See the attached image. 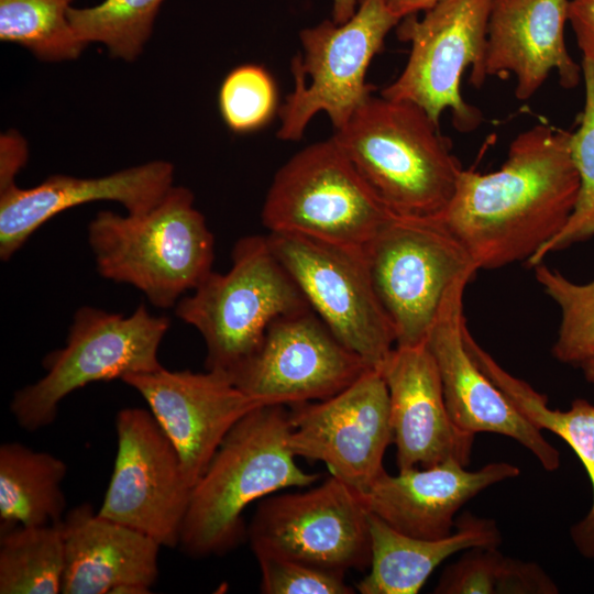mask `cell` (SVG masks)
<instances>
[{
    "instance_id": "74e56055",
    "label": "cell",
    "mask_w": 594,
    "mask_h": 594,
    "mask_svg": "<svg viewBox=\"0 0 594 594\" xmlns=\"http://www.w3.org/2000/svg\"><path fill=\"white\" fill-rule=\"evenodd\" d=\"M585 380L594 385V352L588 355L581 364Z\"/></svg>"
},
{
    "instance_id": "8fae6325",
    "label": "cell",
    "mask_w": 594,
    "mask_h": 594,
    "mask_svg": "<svg viewBox=\"0 0 594 594\" xmlns=\"http://www.w3.org/2000/svg\"><path fill=\"white\" fill-rule=\"evenodd\" d=\"M267 240L309 307L348 349L378 369L396 341L364 248L294 233L270 232Z\"/></svg>"
},
{
    "instance_id": "9a60e30c",
    "label": "cell",
    "mask_w": 594,
    "mask_h": 594,
    "mask_svg": "<svg viewBox=\"0 0 594 594\" xmlns=\"http://www.w3.org/2000/svg\"><path fill=\"white\" fill-rule=\"evenodd\" d=\"M289 407L287 443L295 457L323 462L331 475L361 493L385 471L393 429L378 369L366 370L329 398Z\"/></svg>"
},
{
    "instance_id": "7c38bea8",
    "label": "cell",
    "mask_w": 594,
    "mask_h": 594,
    "mask_svg": "<svg viewBox=\"0 0 594 594\" xmlns=\"http://www.w3.org/2000/svg\"><path fill=\"white\" fill-rule=\"evenodd\" d=\"M246 535L254 554L342 574L371 563L369 512L361 494L331 474L312 488L261 499Z\"/></svg>"
},
{
    "instance_id": "d6986e66",
    "label": "cell",
    "mask_w": 594,
    "mask_h": 594,
    "mask_svg": "<svg viewBox=\"0 0 594 594\" xmlns=\"http://www.w3.org/2000/svg\"><path fill=\"white\" fill-rule=\"evenodd\" d=\"M174 165L152 161L106 176L52 175L32 188L15 184L0 190V257L9 261L46 221L94 201L120 202L130 215L155 207L173 187Z\"/></svg>"
},
{
    "instance_id": "d4e9b609",
    "label": "cell",
    "mask_w": 594,
    "mask_h": 594,
    "mask_svg": "<svg viewBox=\"0 0 594 594\" xmlns=\"http://www.w3.org/2000/svg\"><path fill=\"white\" fill-rule=\"evenodd\" d=\"M67 465L57 457L19 442L0 447V524H59L66 498L61 487Z\"/></svg>"
},
{
    "instance_id": "484cf974",
    "label": "cell",
    "mask_w": 594,
    "mask_h": 594,
    "mask_svg": "<svg viewBox=\"0 0 594 594\" xmlns=\"http://www.w3.org/2000/svg\"><path fill=\"white\" fill-rule=\"evenodd\" d=\"M64 575L61 522L0 524V593L58 594Z\"/></svg>"
},
{
    "instance_id": "d6a6232c",
    "label": "cell",
    "mask_w": 594,
    "mask_h": 594,
    "mask_svg": "<svg viewBox=\"0 0 594 594\" xmlns=\"http://www.w3.org/2000/svg\"><path fill=\"white\" fill-rule=\"evenodd\" d=\"M264 594H352L345 574L266 553L254 554Z\"/></svg>"
},
{
    "instance_id": "83f0119b",
    "label": "cell",
    "mask_w": 594,
    "mask_h": 594,
    "mask_svg": "<svg viewBox=\"0 0 594 594\" xmlns=\"http://www.w3.org/2000/svg\"><path fill=\"white\" fill-rule=\"evenodd\" d=\"M70 0H0V41L23 46L37 58H77L87 46L68 18Z\"/></svg>"
},
{
    "instance_id": "9c48e42d",
    "label": "cell",
    "mask_w": 594,
    "mask_h": 594,
    "mask_svg": "<svg viewBox=\"0 0 594 594\" xmlns=\"http://www.w3.org/2000/svg\"><path fill=\"white\" fill-rule=\"evenodd\" d=\"M492 0H439L397 24L400 41L410 43L408 61L399 76L381 96L417 105L439 124L442 112L452 113L454 129L470 132L482 112L461 96V78L471 68L470 82L485 79L487 23Z\"/></svg>"
},
{
    "instance_id": "8992f818",
    "label": "cell",
    "mask_w": 594,
    "mask_h": 594,
    "mask_svg": "<svg viewBox=\"0 0 594 594\" xmlns=\"http://www.w3.org/2000/svg\"><path fill=\"white\" fill-rule=\"evenodd\" d=\"M168 328L167 317L152 315L144 305L128 317L80 307L65 346L44 358L45 375L14 393L10 403L13 417L21 428L33 432L55 420L61 402L74 391L163 367L157 353Z\"/></svg>"
},
{
    "instance_id": "52a82bcc",
    "label": "cell",
    "mask_w": 594,
    "mask_h": 594,
    "mask_svg": "<svg viewBox=\"0 0 594 594\" xmlns=\"http://www.w3.org/2000/svg\"><path fill=\"white\" fill-rule=\"evenodd\" d=\"M395 216L331 136L292 156L262 208L270 232L364 248Z\"/></svg>"
},
{
    "instance_id": "8d00e7d4",
    "label": "cell",
    "mask_w": 594,
    "mask_h": 594,
    "mask_svg": "<svg viewBox=\"0 0 594 594\" xmlns=\"http://www.w3.org/2000/svg\"><path fill=\"white\" fill-rule=\"evenodd\" d=\"M360 0H332V21L337 24L346 22L355 12Z\"/></svg>"
},
{
    "instance_id": "4316f807",
    "label": "cell",
    "mask_w": 594,
    "mask_h": 594,
    "mask_svg": "<svg viewBox=\"0 0 594 594\" xmlns=\"http://www.w3.org/2000/svg\"><path fill=\"white\" fill-rule=\"evenodd\" d=\"M558 586L534 562L504 556L497 547L469 549L442 572L437 594H556Z\"/></svg>"
},
{
    "instance_id": "3957f363",
    "label": "cell",
    "mask_w": 594,
    "mask_h": 594,
    "mask_svg": "<svg viewBox=\"0 0 594 594\" xmlns=\"http://www.w3.org/2000/svg\"><path fill=\"white\" fill-rule=\"evenodd\" d=\"M439 128L413 102L371 95L332 138L395 215L436 218L463 169Z\"/></svg>"
},
{
    "instance_id": "ffe728a7",
    "label": "cell",
    "mask_w": 594,
    "mask_h": 594,
    "mask_svg": "<svg viewBox=\"0 0 594 594\" xmlns=\"http://www.w3.org/2000/svg\"><path fill=\"white\" fill-rule=\"evenodd\" d=\"M520 470L507 462L488 463L476 471L447 460L428 468L384 471L360 492L366 509L395 530L408 536L437 539L449 536L457 512L485 488Z\"/></svg>"
},
{
    "instance_id": "4dcf8cb0",
    "label": "cell",
    "mask_w": 594,
    "mask_h": 594,
    "mask_svg": "<svg viewBox=\"0 0 594 594\" xmlns=\"http://www.w3.org/2000/svg\"><path fill=\"white\" fill-rule=\"evenodd\" d=\"M534 268L537 282L560 309L552 353L562 363L580 365L594 352V279L578 284L542 263Z\"/></svg>"
},
{
    "instance_id": "7402d4cb",
    "label": "cell",
    "mask_w": 594,
    "mask_h": 594,
    "mask_svg": "<svg viewBox=\"0 0 594 594\" xmlns=\"http://www.w3.org/2000/svg\"><path fill=\"white\" fill-rule=\"evenodd\" d=\"M63 594H144L158 575L162 547L151 537L98 515L84 503L61 521Z\"/></svg>"
},
{
    "instance_id": "836d02e7",
    "label": "cell",
    "mask_w": 594,
    "mask_h": 594,
    "mask_svg": "<svg viewBox=\"0 0 594 594\" xmlns=\"http://www.w3.org/2000/svg\"><path fill=\"white\" fill-rule=\"evenodd\" d=\"M28 146L15 131H9L0 139V190L15 184V176L25 165Z\"/></svg>"
},
{
    "instance_id": "44dd1931",
    "label": "cell",
    "mask_w": 594,
    "mask_h": 594,
    "mask_svg": "<svg viewBox=\"0 0 594 594\" xmlns=\"http://www.w3.org/2000/svg\"><path fill=\"white\" fill-rule=\"evenodd\" d=\"M570 0H492L485 74L516 78L515 96L530 99L556 69L560 85L580 82L582 66L569 54L564 28Z\"/></svg>"
},
{
    "instance_id": "4fadbf2b",
    "label": "cell",
    "mask_w": 594,
    "mask_h": 594,
    "mask_svg": "<svg viewBox=\"0 0 594 594\" xmlns=\"http://www.w3.org/2000/svg\"><path fill=\"white\" fill-rule=\"evenodd\" d=\"M117 454L99 516L138 530L162 547L179 546L191 486L179 455L151 411L121 409Z\"/></svg>"
},
{
    "instance_id": "30bf717a",
    "label": "cell",
    "mask_w": 594,
    "mask_h": 594,
    "mask_svg": "<svg viewBox=\"0 0 594 594\" xmlns=\"http://www.w3.org/2000/svg\"><path fill=\"white\" fill-rule=\"evenodd\" d=\"M364 252L397 346L426 343L450 287L479 270L437 218L395 216Z\"/></svg>"
},
{
    "instance_id": "d590c367",
    "label": "cell",
    "mask_w": 594,
    "mask_h": 594,
    "mask_svg": "<svg viewBox=\"0 0 594 594\" xmlns=\"http://www.w3.org/2000/svg\"><path fill=\"white\" fill-rule=\"evenodd\" d=\"M439 0H387L392 13L400 20L409 14L425 11Z\"/></svg>"
},
{
    "instance_id": "2e32d148",
    "label": "cell",
    "mask_w": 594,
    "mask_h": 594,
    "mask_svg": "<svg viewBox=\"0 0 594 594\" xmlns=\"http://www.w3.org/2000/svg\"><path fill=\"white\" fill-rule=\"evenodd\" d=\"M122 381L147 403L175 447L191 488L230 430L252 410L270 405L241 391L219 370L195 373L161 367Z\"/></svg>"
},
{
    "instance_id": "5b68a950",
    "label": "cell",
    "mask_w": 594,
    "mask_h": 594,
    "mask_svg": "<svg viewBox=\"0 0 594 594\" xmlns=\"http://www.w3.org/2000/svg\"><path fill=\"white\" fill-rule=\"evenodd\" d=\"M307 308L267 235H246L234 244L230 270L211 271L175 314L201 334L206 369L229 373L255 352L276 318Z\"/></svg>"
},
{
    "instance_id": "7a4b0ae2",
    "label": "cell",
    "mask_w": 594,
    "mask_h": 594,
    "mask_svg": "<svg viewBox=\"0 0 594 594\" xmlns=\"http://www.w3.org/2000/svg\"><path fill=\"white\" fill-rule=\"evenodd\" d=\"M261 406L227 435L191 488L179 547L194 558L227 553L246 535L242 514L253 502L289 487L315 484L290 451L289 410Z\"/></svg>"
},
{
    "instance_id": "1f68e13d",
    "label": "cell",
    "mask_w": 594,
    "mask_h": 594,
    "mask_svg": "<svg viewBox=\"0 0 594 594\" xmlns=\"http://www.w3.org/2000/svg\"><path fill=\"white\" fill-rule=\"evenodd\" d=\"M277 88L261 65L233 68L222 80L218 107L226 125L235 133H250L265 127L277 110Z\"/></svg>"
},
{
    "instance_id": "e0dca14e",
    "label": "cell",
    "mask_w": 594,
    "mask_h": 594,
    "mask_svg": "<svg viewBox=\"0 0 594 594\" xmlns=\"http://www.w3.org/2000/svg\"><path fill=\"white\" fill-rule=\"evenodd\" d=\"M470 276L448 290L427 339L436 361L446 406L461 430L498 433L528 449L547 471L560 466V454L529 419L475 363L464 342L463 296Z\"/></svg>"
},
{
    "instance_id": "ba28073f",
    "label": "cell",
    "mask_w": 594,
    "mask_h": 594,
    "mask_svg": "<svg viewBox=\"0 0 594 594\" xmlns=\"http://www.w3.org/2000/svg\"><path fill=\"white\" fill-rule=\"evenodd\" d=\"M399 21L387 0H360L346 22L323 20L301 30V52L290 64L294 87L278 109L277 138L300 140L319 112L341 129L372 95L369 66Z\"/></svg>"
},
{
    "instance_id": "f1b7e54d",
    "label": "cell",
    "mask_w": 594,
    "mask_h": 594,
    "mask_svg": "<svg viewBox=\"0 0 594 594\" xmlns=\"http://www.w3.org/2000/svg\"><path fill=\"white\" fill-rule=\"evenodd\" d=\"M164 0H103L67 11L68 21L86 45L103 44L112 57L134 61L150 38Z\"/></svg>"
},
{
    "instance_id": "5bb4252c",
    "label": "cell",
    "mask_w": 594,
    "mask_h": 594,
    "mask_svg": "<svg viewBox=\"0 0 594 594\" xmlns=\"http://www.w3.org/2000/svg\"><path fill=\"white\" fill-rule=\"evenodd\" d=\"M369 369L309 307L276 318L255 352L228 375L250 396L293 406L329 398Z\"/></svg>"
},
{
    "instance_id": "603a6c76",
    "label": "cell",
    "mask_w": 594,
    "mask_h": 594,
    "mask_svg": "<svg viewBox=\"0 0 594 594\" xmlns=\"http://www.w3.org/2000/svg\"><path fill=\"white\" fill-rule=\"evenodd\" d=\"M369 512V510H367ZM371 563L358 583L361 594H416L433 570L452 554L477 547H498L493 519L463 514L449 536L426 539L405 535L369 512Z\"/></svg>"
},
{
    "instance_id": "277c9868",
    "label": "cell",
    "mask_w": 594,
    "mask_h": 594,
    "mask_svg": "<svg viewBox=\"0 0 594 594\" xmlns=\"http://www.w3.org/2000/svg\"><path fill=\"white\" fill-rule=\"evenodd\" d=\"M98 273L132 285L158 308L176 306L212 271L215 239L193 193L173 186L142 215L100 211L88 226Z\"/></svg>"
},
{
    "instance_id": "ac0fdd59",
    "label": "cell",
    "mask_w": 594,
    "mask_h": 594,
    "mask_svg": "<svg viewBox=\"0 0 594 594\" xmlns=\"http://www.w3.org/2000/svg\"><path fill=\"white\" fill-rule=\"evenodd\" d=\"M378 370L388 389L398 470L428 468L447 460L466 466L475 435L452 421L427 343L395 345Z\"/></svg>"
},
{
    "instance_id": "f546056e",
    "label": "cell",
    "mask_w": 594,
    "mask_h": 594,
    "mask_svg": "<svg viewBox=\"0 0 594 594\" xmlns=\"http://www.w3.org/2000/svg\"><path fill=\"white\" fill-rule=\"evenodd\" d=\"M585 103L579 127L571 132L570 150L579 176L574 209L563 229L534 254L527 264L535 267L554 251L594 237V62L582 61Z\"/></svg>"
},
{
    "instance_id": "6da1fadb",
    "label": "cell",
    "mask_w": 594,
    "mask_h": 594,
    "mask_svg": "<svg viewBox=\"0 0 594 594\" xmlns=\"http://www.w3.org/2000/svg\"><path fill=\"white\" fill-rule=\"evenodd\" d=\"M570 139V131L536 124L512 141L499 169H462L436 218L479 270L528 261L563 229L579 191Z\"/></svg>"
},
{
    "instance_id": "e575fe53",
    "label": "cell",
    "mask_w": 594,
    "mask_h": 594,
    "mask_svg": "<svg viewBox=\"0 0 594 594\" xmlns=\"http://www.w3.org/2000/svg\"><path fill=\"white\" fill-rule=\"evenodd\" d=\"M569 22L583 59L594 62V0H570Z\"/></svg>"
},
{
    "instance_id": "cb8c5ba5",
    "label": "cell",
    "mask_w": 594,
    "mask_h": 594,
    "mask_svg": "<svg viewBox=\"0 0 594 594\" xmlns=\"http://www.w3.org/2000/svg\"><path fill=\"white\" fill-rule=\"evenodd\" d=\"M465 346L475 363L538 429L549 430L564 440L583 463L593 490L586 516L572 526L571 539L578 551L594 561V405L575 399L568 410L551 409L547 397L525 381L503 369L473 338L464 334Z\"/></svg>"
}]
</instances>
